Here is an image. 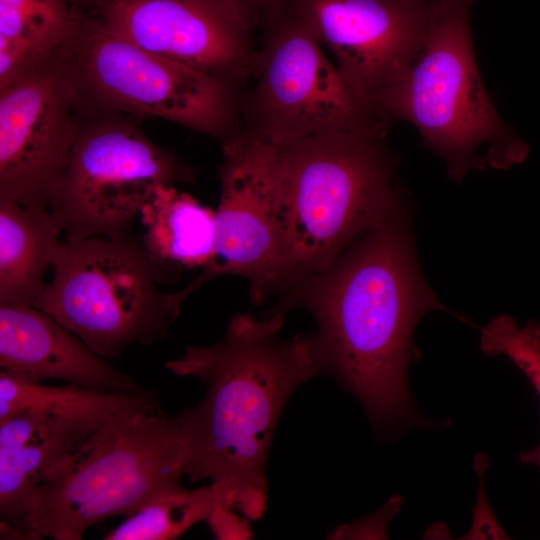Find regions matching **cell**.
Here are the masks:
<instances>
[{"label": "cell", "mask_w": 540, "mask_h": 540, "mask_svg": "<svg viewBox=\"0 0 540 540\" xmlns=\"http://www.w3.org/2000/svg\"><path fill=\"white\" fill-rule=\"evenodd\" d=\"M520 459L523 463L535 464L540 468V443L532 450L523 452Z\"/></svg>", "instance_id": "603a6c76"}, {"label": "cell", "mask_w": 540, "mask_h": 540, "mask_svg": "<svg viewBox=\"0 0 540 540\" xmlns=\"http://www.w3.org/2000/svg\"><path fill=\"white\" fill-rule=\"evenodd\" d=\"M141 239L158 257L183 268L216 261V211L175 186H160L142 209Z\"/></svg>", "instance_id": "e0dca14e"}, {"label": "cell", "mask_w": 540, "mask_h": 540, "mask_svg": "<svg viewBox=\"0 0 540 540\" xmlns=\"http://www.w3.org/2000/svg\"><path fill=\"white\" fill-rule=\"evenodd\" d=\"M58 52L84 112L162 118L221 143L243 129L234 85L145 50L99 18L77 16Z\"/></svg>", "instance_id": "52a82bcc"}, {"label": "cell", "mask_w": 540, "mask_h": 540, "mask_svg": "<svg viewBox=\"0 0 540 540\" xmlns=\"http://www.w3.org/2000/svg\"><path fill=\"white\" fill-rule=\"evenodd\" d=\"M248 521L238 512L217 504L206 522L216 539H248L252 536Z\"/></svg>", "instance_id": "7402d4cb"}, {"label": "cell", "mask_w": 540, "mask_h": 540, "mask_svg": "<svg viewBox=\"0 0 540 540\" xmlns=\"http://www.w3.org/2000/svg\"><path fill=\"white\" fill-rule=\"evenodd\" d=\"M221 502L219 488L210 483L165 491L109 531L105 540H172L200 522H206Z\"/></svg>", "instance_id": "d6986e66"}, {"label": "cell", "mask_w": 540, "mask_h": 540, "mask_svg": "<svg viewBox=\"0 0 540 540\" xmlns=\"http://www.w3.org/2000/svg\"><path fill=\"white\" fill-rule=\"evenodd\" d=\"M289 3L321 45L333 53L352 92L383 121L376 111L377 102L407 74L424 37L428 8L416 0Z\"/></svg>", "instance_id": "4fadbf2b"}, {"label": "cell", "mask_w": 540, "mask_h": 540, "mask_svg": "<svg viewBox=\"0 0 540 540\" xmlns=\"http://www.w3.org/2000/svg\"><path fill=\"white\" fill-rule=\"evenodd\" d=\"M251 75L244 128L275 145L333 132L387 131L290 8L267 26Z\"/></svg>", "instance_id": "9c48e42d"}, {"label": "cell", "mask_w": 540, "mask_h": 540, "mask_svg": "<svg viewBox=\"0 0 540 540\" xmlns=\"http://www.w3.org/2000/svg\"><path fill=\"white\" fill-rule=\"evenodd\" d=\"M0 368L23 381L59 380L105 393L144 388L40 308L0 303Z\"/></svg>", "instance_id": "9a60e30c"}, {"label": "cell", "mask_w": 540, "mask_h": 540, "mask_svg": "<svg viewBox=\"0 0 540 540\" xmlns=\"http://www.w3.org/2000/svg\"><path fill=\"white\" fill-rule=\"evenodd\" d=\"M84 112L51 211L65 239L130 235L160 186L191 182L195 171L151 141L131 115Z\"/></svg>", "instance_id": "ba28073f"}, {"label": "cell", "mask_w": 540, "mask_h": 540, "mask_svg": "<svg viewBox=\"0 0 540 540\" xmlns=\"http://www.w3.org/2000/svg\"><path fill=\"white\" fill-rule=\"evenodd\" d=\"M189 459L179 414L160 406L110 423L42 487L31 540H79L106 518L130 515L183 486Z\"/></svg>", "instance_id": "8992f818"}, {"label": "cell", "mask_w": 540, "mask_h": 540, "mask_svg": "<svg viewBox=\"0 0 540 540\" xmlns=\"http://www.w3.org/2000/svg\"><path fill=\"white\" fill-rule=\"evenodd\" d=\"M51 269L40 309L109 361L131 345L165 339L183 303L160 288L176 282L183 267L131 234L65 239Z\"/></svg>", "instance_id": "5b68a950"}, {"label": "cell", "mask_w": 540, "mask_h": 540, "mask_svg": "<svg viewBox=\"0 0 540 540\" xmlns=\"http://www.w3.org/2000/svg\"><path fill=\"white\" fill-rule=\"evenodd\" d=\"M76 18L69 0H0V39L46 59L66 41Z\"/></svg>", "instance_id": "ffe728a7"}, {"label": "cell", "mask_w": 540, "mask_h": 540, "mask_svg": "<svg viewBox=\"0 0 540 540\" xmlns=\"http://www.w3.org/2000/svg\"><path fill=\"white\" fill-rule=\"evenodd\" d=\"M285 316L235 314L219 341L187 345L165 363L171 373L204 386L201 401L178 413L189 444L187 477L210 480L221 492L220 505L247 520L265 513L267 460L287 401L324 374L314 332L282 338Z\"/></svg>", "instance_id": "7a4b0ae2"}, {"label": "cell", "mask_w": 540, "mask_h": 540, "mask_svg": "<svg viewBox=\"0 0 540 540\" xmlns=\"http://www.w3.org/2000/svg\"><path fill=\"white\" fill-rule=\"evenodd\" d=\"M265 314L307 311L324 374L352 393L381 435L416 422L408 367L418 321L446 310L419 267L409 207L352 243L328 268L286 288Z\"/></svg>", "instance_id": "6da1fadb"}, {"label": "cell", "mask_w": 540, "mask_h": 540, "mask_svg": "<svg viewBox=\"0 0 540 540\" xmlns=\"http://www.w3.org/2000/svg\"><path fill=\"white\" fill-rule=\"evenodd\" d=\"M240 1H243L253 6L256 2L263 1V0H240Z\"/></svg>", "instance_id": "cb8c5ba5"}, {"label": "cell", "mask_w": 540, "mask_h": 540, "mask_svg": "<svg viewBox=\"0 0 540 540\" xmlns=\"http://www.w3.org/2000/svg\"><path fill=\"white\" fill-rule=\"evenodd\" d=\"M99 19L135 45L232 85L252 74L253 6L240 0H101Z\"/></svg>", "instance_id": "7c38bea8"}, {"label": "cell", "mask_w": 540, "mask_h": 540, "mask_svg": "<svg viewBox=\"0 0 540 540\" xmlns=\"http://www.w3.org/2000/svg\"><path fill=\"white\" fill-rule=\"evenodd\" d=\"M280 146L243 128L222 143L216 261L183 289L224 275L243 277L255 305L281 292L285 243L279 194Z\"/></svg>", "instance_id": "30bf717a"}, {"label": "cell", "mask_w": 540, "mask_h": 540, "mask_svg": "<svg viewBox=\"0 0 540 540\" xmlns=\"http://www.w3.org/2000/svg\"><path fill=\"white\" fill-rule=\"evenodd\" d=\"M58 50L0 89V199L39 210L55 204L84 117Z\"/></svg>", "instance_id": "8fae6325"}, {"label": "cell", "mask_w": 540, "mask_h": 540, "mask_svg": "<svg viewBox=\"0 0 540 540\" xmlns=\"http://www.w3.org/2000/svg\"><path fill=\"white\" fill-rule=\"evenodd\" d=\"M385 134L341 131L280 146V293L328 268L358 238L408 207L395 181L398 157Z\"/></svg>", "instance_id": "3957f363"}, {"label": "cell", "mask_w": 540, "mask_h": 540, "mask_svg": "<svg viewBox=\"0 0 540 540\" xmlns=\"http://www.w3.org/2000/svg\"><path fill=\"white\" fill-rule=\"evenodd\" d=\"M480 349L489 356L507 357L529 380L540 399V322L524 326L507 315L492 319L482 330Z\"/></svg>", "instance_id": "44dd1931"}, {"label": "cell", "mask_w": 540, "mask_h": 540, "mask_svg": "<svg viewBox=\"0 0 540 540\" xmlns=\"http://www.w3.org/2000/svg\"><path fill=\"white\" fill-rule=\"evenodd\" d=\"M388 124L405 120L461 181L471 170L522 163L528 145L501 119L482 82L473 52L465 0H435L407 74L378 100Z\"/></svg>", "instance_id": "277c9868"}, {"label": "cell", "mask_w": 540, "mask_h": 540, "mask_svg": "<svg viewBox=\"0 0 540 540\" xmlns=\"http://www.w3.org/2000/svg\"><path fill=\"white\" fill-rule=\"evenodd\" d=\"M122 418L27 410L0 419L1 538L31 540L42 487Z\"/></svg>", "instance_id": "5bb4252c"}, {"label": "cell", "mask_w": 540, "mask_h": 540, "mask_svg": "<svg viewBox=\"0 0 540 540\" xmlns=\"http://www.w3.org/2000/svg\"><path fill=\"white\" fill-rule=\"evenodd\" d=\"M157 392L105 393L77 385L32 383L0 371V419L27 410L117 419L160 407Z\"/></svg>", "instance_id": "ac0fdd59"}, {"label": "cell", "mask_w": 540, "mask_h": 540, "mask_svg": "<svg viewBox=\"0 0 540 540\" xmlns=\"http://www.w3.org/2000/svg\"><path fill=\"white\" fill-rule=\"evenodd\" d=\"M62 232L51 210L0 199V303L40 308Z\"/></svg>", "instance_id": "2e32d148"}]
</instances>
